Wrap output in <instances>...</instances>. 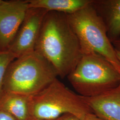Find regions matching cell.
I'll return each mask as SVG.
<instances>
[{
  "label": "cell",
  "mask_w": 120,
  "mask_h": 120,
  "mask_svg": "<svg viewBox=\"0 0 120 120\" xmlns=\"http://www.w3.org/2000/svg\"><path fill=\"white\" fill-rule=\"evenodd\" d=\"M35 51L56 69L61 78L67 77L82 57L79 41L67 15L48 12L44 18Z\"/></svg>",
  "instance_id": "1"
},
{
  "label": "cell",
  "mask_w": 120,
  "mask_h": 120,
  "mask_svg": "<svg viewBox=\"0 0 120 120\" xmlns=\"http://www.w3.org/2000/svg\"><path fill=\"white\" fill-rule=\"evenodd\" d=\"M58 77L56 69L43 56L34 51L15 58L4 76L5 93L32 96Z\"/></svg>",
  "instance_id": "2"
},
{
  "label": "cell",
  "mask_w": 120,
  "mask_h": 120,
  "mask_svg": "<svg viewBox=\"0 0 120 120\" xmlns=\"http://www.w3.org/2000/svg\"><path fill=\"white\" fill-rule=\"evenodd\" d=\"M32 120H52L70 113L82 120L93 112L83 97L74 92L57 78L40 92L30 96Z\"/></svg>",
  "instance_id": "3"
},
{
  "label": "cell",
  "mask_w": 120,
  "mask_h": 120,
  "mask_svg": "<svg viewBox=\"0 0 120 120\" xmlns=\"http://www.w3.org/2000/svg\"><path fill=\"white\" fill-rule=\"evenodd\" d=\"M67 77L77 94L86 98L98 96L120 84V73L96 53L82 55Z\"/></svg>",
  "instance_id": "4"
},
{
  "label": "cell",
  "mask_w": 120,
  "mask_h": 120,
  "mask_svg": "<svg viewBox=\"0 0 120 120\" xmlns=\"http://www.w3.org/2000/svg\"><path fill=\"white\" fill-rule=\"evenodd\" d=\"M92 3L73 14H66L69 24L77 37L82 55L96 53L103 56L120 74L115 49L108 37L103 20Z\"/></svg>",
  "instance_id": "5"
},
{
  "label": "cell",
  "mask_w": 120,
  "mask_h": 120,
  "mask_svg": "<svg viewBox=\"0 0 120 120\" xmlns=\"http://www.w3.org/2000/svg\"><path fill=\"white\" fill-rule=\"evenodd\" d=\"M42 9L29 8L8 50L16 58L34 51L44 18L47 13Z\"/></svg>",
  "instance_id": "6"
},
{
  "label": "cell",
  "mask_w": 120,
  "mask_h": 120,
  "mask_svg": "<svg viewBox=\"0 0 120 120\" xmlns=\"http://www.w3.org/2000/svg\"><path fill=\"white\" fill-rule=\"evenodd\" d=\"M29 8L27 0H3L0 4V51L8 50Z\"/></svg>",
  "instance_id": "7"
},
{
  "label": "cell",
  "mask_w": 120,
  "mask_h": 120,
  "mask_svg": "<svg viewBox=\"0 0 120 120\" xmlns=\"http://www.w3.org/2000/svg\"><path fill=\"white\" fill-rule=\"evenodd\" d=\"M92 112L106 120H120V84L98 96L83 97Z\"/></svg>",
  "instance_id": "8"
},
{
  "label": "cell",
  "mask_w": 120,
  "mask_h": 120,
  "mask_svg": "<svg viewBox=\"0 0 120 120\" xmlns=\"http://www.w3.org/2000/svg\"><path fill=\"white\" fill-rule=\"evenodd\" d=\"M92 4L105 26L112 43L120 38V0H93Z\"/></svg>",
  "instance_id": "9"
},
{
  "label": "cell",
  "mask_w": 120,
  "mask_h": 120,
  "mask_svg": "<svg viewBox=\"0 0 120 120\" xmlns=\"http://www.w3.org/2000/svg\"><path fill=\"white\" fill-rule=\"evenodd\" d=\"M30 96L5 93L0 101V108L9 112L16 120H32L30 109Z\"/></svg>",
  "instance_id": "10"
},
{
  "label": "cell",
  "mask_w": 120,
  "mask_h": 120,
  "mask_svg": "<svg viewBox=\"0 0 120 120\" xmlns=\"http://www.w3.org/2000/svg\"><path fill=\"white\" fill-rule=\"evenodd\" d=\"M93 0H27L29 8L42 9L48 12L71 14L90 4Z\"/></svg>",
  "instance_id": "11"
},
{
  "label": "cell",
  "mask_w": 120,
  "mask_h": 120,
  "mask_svg": "<svg viewBox=\"0 0 120 120\" xmlns=\"http://www.w3.org/2000/svg\"><path fill=\"white\" fill-rule=\"evenodd\" d=\"M16 58L15 56L8 50L0 51V101L4 97V76L9 64Z\"/></svg>",
  "instance_id": "12"
},
{
  "label": "cell",
  "mask_w": 120,
  "mask_h": 120,
  "mask_svg": "<svg viewBox=\"0 0 120 120\" xmlns=\"http://www.w3.org/2000/svg\"><path fill=\"white\" fill-rule=\"evenodd\" d=\"M0 120H16L9 112L0 108Z\"/></svg>",
  "instance_id": "13"
},
{
  "label": "cell",
  "mask_w": 120,
  "mask_h": 120,
  "mask_svg": "<svg viewBox=\"0 0 120 120\" xmlns=\"http://www.w3.org/2000/svg\"><path fill=\"white\" fill-rule=\"evenodd\" d=\"M52 120H81L77 116L70 113L64 114Z\"/></svg>",
  "instance_id": "14"
},
{
  "label": "cell",
  "mask_w": 120,
  "mask_h": 120,
  "mask_svg": "<svg viewBox=\"0 0 120 120\" xmlns=\"http://www.w3.org/2000/svg\"><path fill=\"white\" fill-rule=\"evenodd\" d=\"M82 120H106L99 117L93 112L86 114Z\"/></svg>",
  "instance_id": "15"
},
{
  "label": "cell",
  "mask_w": 120,
  "mask_h": 120,
  "mask_svg": "<svg viewBox=\"0 0 120 120\" xmlns=\"http://www.w3.org/2000/svg\"><path fill=\"white\" fill-rule=\"evenodd\" d=\"M112 44L116 50L120 51V38L113 42Z\"/></svg>",
  "instance_id": "16"
},
{
  "label": "cell",
  "mask_w": 120,
  "mask_h": 120,
  "mask_svg": "<svg viewBox=\"0 0 120 120\" xmlns=\"http://www.w3.org/2000/svg\"><path fill=\"white\" fill-rule=\"evenodd\" d=\"M115 51H116V56L117 58L118 59V60L119 62L120 65V51H118L116 49H115Z\"/></svg>",
  "instance_id": "17"
},
{
  "label": "cell",
  "mask_w": 120,
  "mask_h": 120,
  "mask_svg": "<svg viewBox=\"0 0 120 120\" xmlns=\"http://www.w3.org/2000/svg\"><path fill=\"white\" fill-rule=\"evenodd\" d=\"M2 1H3L2 0H0V4L2 2Z\"/></svg>",
  "instance_id": "18"
}]
</instances>
